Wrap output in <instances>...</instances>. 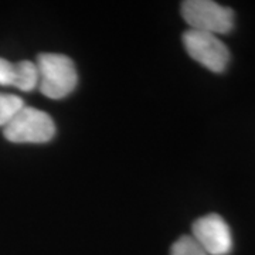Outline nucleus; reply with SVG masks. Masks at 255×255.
I'll return each instance as SVG.
<instances>
[{"instance_id":"0eeeda50","label":"nucleus","mask_w":255,"mask_h":255,"mask_svg":"<svg viewBox=\"0 0 255 255\" xmlns=\"http://www.w3.org/2000/svg\"><path fill=\"white\" fill-rule=\"evenodd\" d=\"M23 107L24 101L20 97L0 92V128L6 127Z\"/></svg>"},{"instance_id":"1a4fd4ad","label":"nucleus","mask_w":255,"mask_h":255,"mask_svg":"<svg viewBox=\"0 0 255 255\" xmlns=\"http://www.w3.org/2000/svg\"><path fill=\"white\" fill-rule=\"evenodd\" d=\"M16 81V63H10L0 57V85L13 87Z\"/></svg>"},{"instance_id":"f03ea898","label":"nucleus","mask_w":255,"mask_h":255,"mask_svg":"<svg viewBox=\"0 0 255 255\" xmlns=\"http://www.w3.org/2000/svg\"><path fill=\"white\" fill-rule=\"evenodd\" d=\"M4 137L13 143H47L55 135L53 118L33 107H23L6 127Z\"/></svg>"},{"instance_id":"f257e3e1","label":"nucleus","mask_w":255,"mask_h":255,"mask_svg":"<svg viewBox=\"0 0 255 255\" xmlns=\"http://www.w3.org/2000/svg\"><path fill=\"white\" fill-rule=\"evenodd\" d=\"M38 90L51 100H63L75 90L78 74L74 61L58 53H41L37 57Z\"/></svg>"},{"instance_id":"7ed1b4c3","label":"nucleus","mask_w":255,"mask_h":255,"mask_svg":"<svg viewBox=\"0 0 255 255\" xmlns=\"http://www.w3.org/2000/svg\"><path fill=\"white\" fill-rule=\"evenodd\" d=\"M182 17L191 30L214 36L227 34L234 27V11L211 0H186L182 3Z\"/></svg>"},{"instance_id":"20e7f679","label":"nucleus","mask_w":255,"mask_h":255,"mask_svg":"<svg viewBox=\"0 0 255 255\" xmlns=\"http://www.w3.org/2000/svg\"><path fill=\"white\" fill-rule=\"evenodd\" d=\"M183 46L194 61L213 73H224L228 67L230 50L219 36L189 28L183 33Z\"/></svg>"},{"instance_id":"6e6552de","label":"nucleus","mask_w":255,"mask_h":255,"mask_svg":"<svg viewBox=\"0 0 255 255\" xmlns=\"http://www.w3.org/2000/svg\"><path fill=\"white\" fill-rule=\"evenodd\" d=\"M170 255H209L203 247L191 237V236H182L176 240L170 248Z\"/></svg>"},{"instance_id":"423d86ee","label":"nucleus","mask_w":255,"mask_h":255,"mask_svg":"<svg viewBox=\"0 0 255 255\" xmlns=\"http://www.w3.org/2000/svg\"><path fill=\"white\" fill-rule=\"evenodd\" d=\"M38 85V71L36 63L23 60L16 63V81L14 85L17 90L24 92H30L36 90Z\"/></svg>"},{"instance_id":"39448f33","label":"nucleus","mask_w":255,"mask_h":255,"mask_svg":"<svg viewBox=\"0 0 255 255\" xmlns=\"http://www.w3.org/2000/svg\"><path fill=\"white\" fill-rule=\"evenodd\" d=\"M194 238L209 255H228L233 251V234L227 221L219 214H207L191 226Z\"/></svg>"}]
</instances>
